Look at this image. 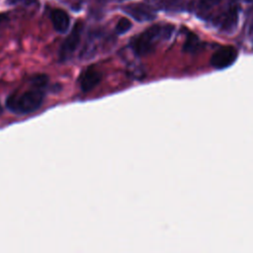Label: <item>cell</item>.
Returning <instances> with one entry per match:
<instances>
[{"label":"cell","mask_w":253,"mask_h":253,"mask_svg":"<svg viewBox=\"0 0 253 253\" xmlns=\"http://www.w3.org/2000/svg\"><path fill=\"white\" fill-rule=\"evenodd\" d=\"M130 28H131L130 21L126 18H123L118 22V24L116 26V32H117V34L122 35V34L126 33Z\"/></svg>","instance_id":"10"},{"label":"cell","mask_w":253,"mask_h":253,"mask_svg":"<svg viewBox=\"0 0 253 253\" xmlns=\"http://www.w3.org/2000/svg\"><path fill=\"white\" fill-rule=\"evenodd\" d=\"M3 113V108H2V106H1V104H0V115Z\"/></svg>","instance_id":"14"},{"label":"cell","mask_w":253,"mask_h":253,"mask_svg":"<svg viewBox=\"0 0 253 253\" xmlns=\"http://www.w3.org/2000/svg\"><path fill=\"white\" fill-rule=\"evenodd\" d=\"M238 23V12L237 9L232 7L229 8L217 21L218 27L226 33L232 32Z\"/></svg>","instance_id":"7"},{"label":"cell","mask_w":253,"mask_h":253,"mask_svg":"<svg viewBox=\"0 0 253 253\" xmlns=\"http://www.w3.org/2000/svg\"><path fill=\"white\" fill-rule=\"evenodd\" d=\"M121 9L138 22L151 21L156 17L155 11L149 5L143 3L127 4L123 6Z\"/></svg>","instance_id":"4"},{"label":"cell","mask_w":253,"mask_h":253,"mask_svg":"<svg viewBox=\"0 0 253 253\" xmlns=\"http://www.w3.org/2000/svg\"><path fill=\"white\" fill-rule=\"evenodd\" d=\"M102 75L99 70L95 67H88L80 76L79 83L81 90L84 92H88L95 88L98 83L101 81Z\"/></svg>","instance_id":"6"},{"label":"cell","mask_w":253,"mask_h":253,"mask_svg":"<svg viewBox=\"0 0 253 253\" xmlns=\"http://www.w3.org/2000/svg\"><path fill=\"white\" fill-rule=\"evenodd\" d=\"M246 1H247V2H252L253 0H246Z\"/></svg>","instance_id":"15"},{"label":"cell","mask_w":253,"mask_h":253,"mask_svg":"<svg viewBox=\"0 0 253 253\" xmlns=\"http://www.w3.org/2000/svg\"><path fill=\"white\" fill-rule=\"evenodd\" d=\"M8 20V16L5 13H0V25L5 23Z\"/></svg>","instance_id":"13"},{"label":"cell","mask_w":253,"mask_h":253,"mask_svg":"<svg viewBox=\"0 0 253 253\" xmlns=\"http://www.w3.org/2000/svg\"><path fill=\"white\" fill-rule=\"evenodd\" d=\"M50 19L54 30L58 33H66L69 28V16L61 9H54L50 14Z\"/></svg>","instance_id":"8"},{"label":"cell","mask_w":253,"mask_h":253,"mask_svg":"<svg viewBox=\"0 0 253 253\" xmlns=\"http://www.w3.org/2000/svg\"><path fill=\"white\" fill-rule=\"evenodd\" d=\"M82 31H83L82 23L77 22L74 25L72 31L69 33V35L67 36V38L64 40V42H62V44L60 46V49L58 52L60 61L67 60L73 54V52L76 50V48L78 47L80 41H81Z\"/></svg>","instance_id":"3"},{"label":"cell","mask_w":253,"mask_h":253,"mask_svg":"<svg viewBox=\"0 0 253 253\" xmlns=\"http://www.w3.org/2000/svg\"><path fill=\"white\" fill-rule=\"evenodd\" d=\"M9 5H24V6H33L39 3V0H7Z\"/></svg>","instance_id":"12"},{"label":"cell","mask_w":253,"mask_h":253,"mask_svg":"<svg viewBox=\"0 0 253 253\" xmlns=\"http://www.w3.org/2000/svg\"><path fill=\"white\" fill-rule=\"evenodd\" d=\"M46 84L47 77L45 75H37L32 79V85L29 89L15 92L7 98V108L11 112L20 115L37 111L43 102Z\"/></svg>","instance_id":"1"},{"label":"cell","mask_w":253,"mask_h":253,"mask_svg":"<svg viewBox=\"0 0 253 253\" xmlns=\"http://www.w3.org/2000/svg\"><path fill=\"white\" fill-rule=\"evenodd\" d=\"M173 26L153 25L132 39L130 47L136 55L144 56L154 51L156 45L171 37Z\"/></svg>","instance_id":"2"},{"label":"cell","mask_w":253,"mask_h":253,"mask_svg":"<svg viewBox=\"0 0 253 253\" xmlns=\"http://www.w3.org/2000/svg\"><path fill=\"white\" fill-rule=\"evenodd\" d=\"M221 0H200L199 1V7L201 10L206 11L213 8L216 6Z\"/></svg>","instance_id":"11"},{"label":"cell","mask_w":253,"mask_h":253,"mask_svg":"<svg viewBox=\"0 0 253 253\" xmlns=\"http://www.w3.org/2000/svg\"><path fill=\"white\" fill-rule=\"evenodd\" d=\"M200 47V41H199V38L196 36V35H193V34H190L188 36V39L185 42V45H184V49L189 51V52H193V51H196L198 50Z\"/></svg>","instance_id":"9"},{"label":"cell","mask_w":253,"mask_h":253,"mask_svg":"<svg viewBox=\"0 0 253 253\" xmlns=\"http://www.w3.org/2000/svg\"><path fill=\"white\" fill-rule=\"evenodd\" d=\"M237 57V51L234 47L232 46H224L216 50L211 58V63L213 67L217 69L225 68L231 65Z\"/></svg>","instance_id":"5"}]
</instances>
